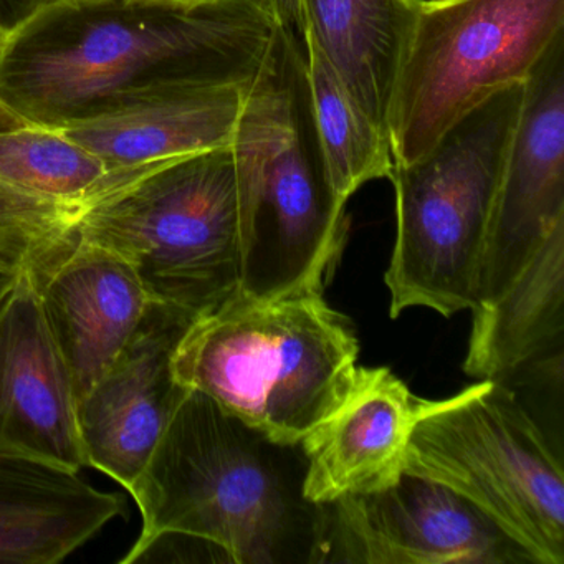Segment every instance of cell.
I'll use <instances>...</instances> for the list:
<instances>
[{"mask_svg": "<svg viewBox=\"0 0 564 564\" xmlns=\"http://www.w3.org/2000/svg\"><path fill=\"white\" fill-rule=\"evenodd\" d=\"M275 28L267 0H62L9 35L0 101L58 131L171 91L250 85Z\"/></svg>", "mask_w": 564, "mask_h": 564, "instance_id": "1", "label": "cell"}, {"mask_svg": "<svg viewBox=\"0 0 564 564\" xmlns=\"http://www.w3.org/2000/svg\"><path fill=\"white\" fill-rule=\"evenodd\" d=\"M306 467L302 441H276L189 389L130 488L138 541L176 531L230 563H325L328 507L305 497Z\"/></svg>", "mask_w": 564, "mask_h": 564, "instance_id": "2", "label": "cell"}, {"mask_svg": "<svg viewBox=\"0 0 564 564\" xmlns=\"http://www.w3.org/2000/svg\"><path fill=\"white\" fill-rule=\"evenodd\" d=\"M306 52L276 25L230 140L240 224V292H323L348 220L313 117Z\"/></svg>", "mask_w": 564, "mask_h": 564, "instance_id": "3", "label": "cell"}, {"mask_svg": "<svg viewBox=\"0 0 564 564\" xmlns=\"http://www.w3.org/2000/svg\"><path fill=\"white\" fill-rule=\"evenodd\" d=\"M359 345L323 292H237L196 316L173 356L174 376L276 441L300 442L345 399Z\"/></svg>", "mask_w": 564, "mask_h": 564, "instance_id": "4", "label": "cell"}, {"mask_svg": "<svg viewBox=\"0 0 564 564\" xmlns=\"http://www.w3.org/2000/svg\"><path fill=\"white\" fill-rule=\"evenodd\" d=\"M65 239L110 250L153 302L203 315L236 295L242 224L232 150L161 161L98 194Z\"/></svg>", "mask_w": 564, "mask_h": 564, "instance_id": "5", "label": "cell"}, {"mask_svg": "<svg viewBox=\"0 0 564 564\" xmlns=\"http://www.w3.org/2000/svg\"><path fill=\"white\" fill-rule=\"evenodd\" d=\"M524 84L498 91L452 124L427 154L395 164L398 234L386 285L389 313L454 316L477 305L478 276Z\"/></svg>", "mask_w": 564, "mask_h": 564, "instance_id": "6", "label": "cell"}, {"mask_svg": "<svg viewBox=\"0 0 564 564\" xmlns=\"http://www.w3.org/2000/svg\"><path fill=\"white\" fill-rule=\"evenodd\" d=\"M404 471L457 491L534 564L564 563L563 465L501 379L425 399Z\"/></svg>", "mask_w": 564, "mask_h": 564, "instance_id": "7", "label": "cell"}, {"mask_svg": "<svg viewBox=\"0 0 564 564\" xmlns=\"http://www.w3.org/2000/svg\"><path fill=\"white\" fill-rule=\"evenodd\" d=\"M564 34V0H419L389 108L395 164H411L478 105L530 77Z\"/></svg>", "mask_w": 564, "mask_h": 564, "instance_id": "8", "label": "cell"}, {"mask_svg": "<svg viewBox=\"0 0 564 564\" xmlns=\"http://www.w3.org/2000/svg\"><path fill=\"white\" fill-rule=\"evenodd\" d=\"M326 507L325 563L534 564L457 491L408 471L384 490Z\"/></svg>", "mask_w": 564, "mask_h": 564, "instance_id": "9", "label": "cell"}, {"mask_svg": "<svg viewBox=\"0 0 564 564\" xmlns=\"http://www.w3.org/2000/svg\"><path fill=\"white\" fill-rule=\"evenodd\" d=\"M523 104L495 199L477 306L495 302L564 223V34L523 85Z\"/></svg>", "mask_w": 564, "mask_h": 564, "instance_id": "10", "label": "cell"}, {"mask_svg": "<svg viewBox=\"0 0 564 564\" xmlns=\"http://www.w3.org/2000/svg\"><path fill=\"white\" fill-rule=\"evenodd\" d=\"M193 319L183 310L151 302L120 355L77 402L87 465L128 491L189 392L174 376L173 356Z\"/></svg>", "mask_w": 564, "mask_h": 564, "instance_id": "11", "label": "cell"}, {"mask_svg": "<svg viewBox=\"0 0 564 564\" xmlns=\"http://www.w3.org/2000/svg\"><path fill=\"white\" fill-rule=\"evenodd\" d=\"M0 452L87 465L74 384L25 269L0 293Z\"/></svg>", "mask_w": 564, "mask_h": 564, "instance_id": "12", "label": "cell"}, {"mask_svg": "<svg viewBox=\"0 0 564 564\" xmlns=\"http://www.w3.org/2000/svg\"><path fill=\"white\" fill-rule=\"evenodd\" d=\"M25 270L78 402L120 355L153 300L123 259L84 240H62Z\"/></svg>", "mask_w": 564, "mask_h": 564, "instance_id": "13", "label": "cell"}, {"mask_svg": "<svg viewBox=\"0 0 564 564\" xmlns=\"http://www.w3.org/2000/svg\"><path fill=\"white\" fill-rule=\"evenodd\" d=\"M147 166L107 171L44 128L0 133V269L18 273L44 259L94 197Z\"/></svg>", "mask_w": 564, "mask_h": 564, "instance_id": "14", "label": "cell"}, {"mask_svg": "<svg viewBox=\"0 0 564 564\" xmlns=\"http://www.w3.org/2000/svg\"><path fill=\"white\" fill-rule=\"evenodd\" d=\"M424 401L391 369L356 368L341 404L302 438L305 497L326 505L394 485Z\"/></svg>", "mask_w": 564, "mask_h": 564, "instance_id": "15", "label": "cell"}, {"mask_svg": "<svg viewBox=\"0 0 564 564\" xmlns=\"http://www.w3.org/2000/svg\"><path fill=\"white\" fill-rule=\"evenodd\" d=\"M123 510L78 471L0 452V564L61 563Z\"/></svg>", "mask_w": 564, "mask_h": 564, "instance_id": "16", "label": "cell"}, {"mask_svg": "<svg viewBox=\"0 0 564 564\" xmlns=\"http://www.w3.org/2000/svg\"><path fill=\"white\" fill-rule=\"evenodd\" d=\"M249 85L171 91L58 130L107 171L144 166L227 147Z\"/></svg>", "mask_w": 564, "mask_h": 564, "instance_id": "17", "label": "cell"}, {"mask_svg": "<svg viewBox=\"0 0 564 564\" xmlns=\"http://www.w3.org/2000/svg\"><path fill=\"white\" fill-rule=\"evenodd\" d=\"M419 0H305L306 25L366 117L388 137Z\"/></svg>", "mask_w": 564, "mask_h": 564, "instance_id": "18", "label": "cell"}, {"mask_svg": "<svg viewBox=\"0 0 564 564\" xmlns=\"http://www.w3.org/2000/svg\"><path fill=\"white\" fill-rule=\"evenodd\" d=\"M464 371L501 379L561 346L564 328V223L557 224L508 289L471 310Z\"/></svg>", "mask_w": 564, "mask_h": 564, "instance_id": "19", "label": "cell"}, {"mask_svg": "<svg viewBox=\"0 0 564 564\" xmlns=\"http://www.w3.org/2000/svg\"><path fill=\"white\" fill-rule=\"evenodd\" d=\"M305 51L310 97L323 156L336 194L348 203L362 184L389 180L394 167L391 143L352 100L310 35H306Z\"/></svg>", "mask_w": 564, "mask_h": 564, "instance_id": "20", "label": "cell"}, {"mask_svg": "<svg viewBox=\"0 0 564 564\" xmlns=\"http://www.w3.org/2000/svg\"><path fill=\"white\" fill-rule=\"evenodd\" d=\"M62 0H0V32L12 35L24 28L39 12Z\"/></svg>", "mask_w": 564, "mask_h": 564, "instance_id": "21", "label": "cell"}, {"mask_svg": "<svg viewBox=\"0 0 564 564\" xmlns=\"http://www.w3.org/2000/svg\"><path fill=\"white\" fill-rule=\"evenodd\" d=\"M267 2L275 24L305 48L306 34H308L305 0H267Z\"/></svg>", "mask_w": 564, "mask_h": 564, "instance_id": "22", "label": "cell"}, {"mask_svg": "<svg viewBox=\"0 0 564 564\" xmlns=\"http://www.w3.org/2000/svg\"><path fill=\"white\" fill-rule=\"evenodd\" d=\"M28 121L22 120L14 111L9 110L2 101H0V133H9V131L24 130L31 128Z\"/></svg>", "mask_w": 564, "mask_h": 564, "instance_id": "23", "label": "cell"}, {"mask_svg": "<svg viewBox=\"0 0 564 564\" xmlns=\"http://www.w3.org/2000/svg\"><path fill=\"white\" fill-rule=\"evenodd\" d=\"M18 273L8 272V270L0 269V293L4 292L6 286L14 280Z\"/></svg>", "mask_w": 564, "mask_h": 564, "instance_id": "24", "label": "cell"}, {"mask_svg": "<svg viewBox=\"0 0 564 564\" xmlns=\"http://www.w3.org/2000/svg\"><path fill=\"white\" fill-rule=\"evenodd\" d=\"M167 2H176V4H204V2H213V0H167Z\"/></svg>", "mask_w": 564, "mask_h": 564, "instance_id": "25", "label": "cell"}, {"mask_svg": "<svg viewBox=\"0 0 564 564\" xmlns=\"http://www.w3.org/2000/svg\"><path fill=\"white\" fill-rule=\"evenodd\" d=\"M6 42H8V35L0 32V54H2V51H4Z\"/></svg>", "mask_w": 564, "mask_h": 564, "instance_id": "26", "label": "cell"}]
</instances>
